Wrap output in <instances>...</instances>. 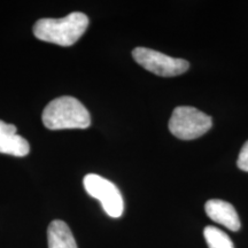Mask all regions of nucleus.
<instances>
[{
	"label": "nucleus",
	"instance_id": "9d476101",
	"mask_svg": "<svg viewBox=\"0 0 248 248\" xmlns=\"http://www.w3.org/2000/svg\"><path fill=\"white\" fill-rule=\"evenodd\" d=\"M237 164L238 167H239V169L243 170V171H248V140L245 142L244 146L241 147L239 156H238Z\"/></svg>",
	"mask_w": 248,
	"mask_h": 248
},
{
	"label": "nucleus",
	"instance_id": "0eeeda50",
	"mask_svg": "<svg viewBox=\"0 0 248 248\" xmlns=\"http://www.w3.org/2000/svg\"><path fill=\"white\" fill-rule=\"evenodd\" d=\"M204 209L210 219L224 225L229 230L238 231L240 229L239 216L231 203L219 199H213L207 201Z\"/></svg>",
	"mask_w": 248,
	"mask_h": 248
},
{
	"label": "nucleus",
	"instance_id": "39448f33",
	"mask_svg": "<svg viewBox=\"0 0 248 248\" xmlns=\"http://www.w3.org/2000/svg\"><path fill=\"white\" fill-rule=\"evenodd\" d=\"M83 184L85 191L92 198L100 201L102 208L108 216L113 218L122 216L124 210L123 198L113 183L99 175L90 173L83 179Z\"/></svg>",
	"mask_w": 248,
	"mask_h": 248
},
{
	"label": "nucleus",
	"instance_id": "20e7f679",
	"mask_svg": "<svg viewBox=\"0 0 248 248\" xmlns=\"http://www.w3.org/2000/svg\"><path fill=\"white\" fill-rule=\"evenodd\" d=\"M132 57L138 64L157 76L172 77L187 71L188 62L183 59L171 58L154 49L137 47L132 51Z\"/></svg>",
	"mask_w": 248,
	"mask_h": 248
},
{
	"label": "nucleus",
	"instance_id": "f257e3e1",
	"mask_svg": "<svg viewBox=\"0 0 248 248\" xmlns=\"http://www.w3.org/2000/svg\"><path fill=\"white\" fill-rule=\"evenodd\" d=\"M89 27V17L75 12L62 18H42L33 26V35L43 42L71 46L84 35Z\"/></svg>",
	"mask_w": 248,
	"mask_h": 248
},
{
	"label": "nucleus",
	"instance_id": "1a4fd4ad",
	"mask_svg": "<svg viewBox=\"0 0 248 248\" xmlns=\"http://www.w3.org/2000/svg\"><path fill=\"white\" fill-rule=\"evenodd\" d=\"M203 235L209 248H234L230 237L215 226H207Z\"/></svg>",
	"mask_w": 248,
	"mask_h": 248
},
{
	"label": "nucleus",
	"instance_id": "423d86ee",
	"mask_svg": "<svg viewBox=\"0 0 248 248\" xmlns=\"http://www.w3.org/2000/svg\"><path fill=\"white\" fill-rule=\"evenodd\" d=\"M29 142L17 135L16 126L0 120V153L22 157L29 154Z\"/></svg>",
	"mask_w": 248,
	"mask_h": 248
},
{
	"label": "nucleus",
	"instance_id": "7ed1b4c3",
	"mask_svg": "<svg viewBox=\"0 0 248 248\" xmlns=\"http://www.w3.org/2000/svg\"><path fill=\"white\" fill-rule=\"evenodd\" d=\"M213 121L207 114L194 107L175 108L169 121V130L175 137L192 140L203 136L212 128Z\"/></svg>",
	"mask_w": 248,
	"mask_h": 248
},
{
	"label": "nucleus",
	"instance_id": "6e6552de",
	"mask_svg": "<svg viewBox=\"0 0 248 248\" xmlns=\"http://www.w3.org/2000/svg\"><path fill=\"white\" fill-rule=\"evenodd\" d=\"M47 241L48 248H77L69 226L60 219H55L48 225Z\"/></svg>",
	"mask_w": 248,
	"mask_h": 248
},
{
	"label": "nucleus",
	"instance_id": "f03ea898",
	"mask_svg": "<svg viewBox=\"0 0 248 248\" xmlns=\"http://www.w3.org/2000/svg\"><path fill=\"white\" fill-rule=\"evenodd\" d=\"M43 123L49 130L86 129L91 124L89 110L74 97H59L43 111Z\"/></svg>",
	"mask_w": 248,
	"mask_h": 248
}]
</instances>
